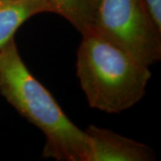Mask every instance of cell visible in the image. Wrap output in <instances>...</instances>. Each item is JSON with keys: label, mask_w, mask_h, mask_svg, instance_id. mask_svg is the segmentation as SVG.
Masks as SVG:
<instances>
[{"label": "cell", "mask_w": 161, "mask_h": 161, "mask_svg": "<svg viewBox=\"0 0 161 161\" xmlns=\"http://www.w3.org/2000/svg\"><path fill=\"white\" fill-rule=\"evenodd\" d=\"M0 92L46 136L42 155L58 161H90L91 148L84 130L64 113L51 93L31 74L14 38L0 48Z\"/></svg>", "instance_id": "obj_1"}, {"label": "cell", "mask_w": 161, "mask_h": 161, "mask_svg": "<svg viewBox=\"0 0 161 161\" xmlns=\"http://www.w3.org/2000/svg\"><path fill=\"white\" fill-rule=\"evenodd\" d=\"M81 36L76 74L89 105L108 114L136 105L151 78L150 66L93 31Z\"/></svg>", "instance_id": "obj_2"}, {"label": "cell", "mask_w": 161, "mask_h": 161, "mask_svg": "<svg viewBox=\"0 0 161 161\" xmlns=\"http://www.w3.org/2000/svg\"><path fill=\"white\" fill-rule=\"evenodd\" d=\"M91 31L150 66L161 58V30L144 0H97Z\"/></svg>", "instance_id": "obj_3"}, {"label": "cell", "mask_w": 161, "mask_h": 161, "mask_svg": "<svg viewBox=\"0 0 161 161\" xmlns=\"http://www.w3.org/2000/svg\"><path fill=\"white\" fill-rule=\"evenodd\" d=\"M89 139L90 161L155 160L153 150L145 144L119 135L108 129L90 125L84 130Z\"/></svg>", "instance_id": "obj_4"}, {"label": "cell", "mask_w": 161, "mask_h": 161, "mask_svg": "<svg viewBox=\"0 0 161 161\" xmlns=\"http://www.w3.org/2000/svg\"><path fill=\"white\" fill-rule=\"evenodd\" d=\"M49 12L54 10L47 0H0V48L29 18Z\"/></svg>", "instance_id": "obj_5"}, {"label": "cell", "mask_w": 161, "mask_h": 161, "mask_svg": "<svg viewBox=\"0 0 161 161\" xmlns=\"http://www.w3.org/2000/svg\"><path fill=\"white\" fill-rule=\"evenodd\" d=\"M54 13L65 18L75 29L84 34L91 31V23L97 0H47Z\"/></svg>", "instance_id": "obj_6"}, {"label": "cell", "mask_w": 161, "mask_h": 161, "mask_svg": "<svg viewBox=\"0 0 161 161\" xmlns=\"http://www.w3.org/2000/svg\"><path fill=\"white\" fill-rule=\"evenodd\" d=\"M156 25L161 30V0H144Z\"/></svg>", "instance_id": "obj_7"}]
</instances>
